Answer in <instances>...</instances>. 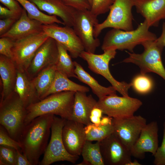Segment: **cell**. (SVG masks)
Returning a JSON list of instances; mask_svg holds the SVG:
<instances>
[{"mask_svg":"<svg viewBox=\"0 0 165 165\" xmlns=\"http://www.w3.org/2000/svg\"><path fill=\"white\" fill-rule=\"evenodd\" d=\"M137 12L144 18L149 26L157 27L165 19V0H134Z\"/></svg>","mask_w":165,"mask_h":165,"instance_id":"obj_19","label":"cell"},{"mask_svg":"<svg viewBox=\"0 0 165 165\" xmlns=\"http://www.w3.org/2000/svg\"><path fill=\"white\" fill-rule=\"evenodd\" d=\"M89 90L88 87L72 81L67 76L56 70L53 81L46 94L44 98L51 94L61 92H82L86 93Z\"/></svg>","mask_w":165,"mask_h":165,"instance_id":"obj_25","label":"cell"},{"mask_svg":"<svg viewBox=\"0 0 165 165\" xmlns=\"http://www.w3.org/2000/svg\"><path fill=\"white\" fill-rule=\"evenodd\" d=\"M75 93L63 91L53 94L30 105L26 108L25 126L37 117L48 114L71 120Z\"/></svg>","mask_w":165,"mask_h":165,"instance_id":"obj_2","label":"cell"},{"mask_svg":"<svg viewBox=\"0 0 165 165\" xmlns=\"http://www.w3.org/2000/svg\"><path fill=\"white\" fill-rule=\"evenodd\" d=\"M14 91L18 95L26 108L41 100L32 80L26 72L17 69Z\"/></svg>","mask_w":165,"mask_h":165,"instance_id":"obj_23","label":"cell"},{"mask_svg":"<svg viewBox=\"0 0 165 165\" xmlns=\"http://www.w3.org/2000/svg\"><path fill=\"white\" fill-rule=\"evenodd\" d=\"M156 42L163 46L165 47V21L162 25V32L160 36L156 39Z\"/></svg>","mask_w":165,"mask_h":165,"instance_id":"obj_42","label":"cell"},{"mask_svg":"<svg viewBox=\"0 0 165 165\" xmlns=\"http://www.w3.org/2000/svg\"><path fill=\"white\" fill-rule=\"evenodd\" d=\"M58 57L57 42L49 37L37 50L26 72L32 80L43 70L56 65Z\"/></svg>","mask_w":165,"mask_h":165,"instance_id":"obj_14","label":"cell"},{"mask_svg":"<svg viewBox=\"0 0 165 165\" xmlns=\"http://www.w3.org/2000/svg\"><path fill=\"white\" fill-rule=\"evenodd\" d=\"M113 134L130 150L138 138L146 120L140 115L113 118Z\"/></svg>","mask_w":165,"mask_h":165,"instance_id":"obj_12","label":"cell"},{"mask_svg":"<svg viewBox=\"0 0 165 165\" xmlns=\"http://www.w3.org/2000/svg\"><path fill=\"white\" fill-rule=\"evenodd\" d=\"M130 83L134 90L141 94L149 93L152 90L154 86L152 78L146 74L141 73L135 76Z\"/></svg>","mask_w":165,"mask_h":165,"instance_id":"obj_31","label":"cell"},{"mask_svg":"<svg viewBox=\"0 0 165 165\" xmlns=\"http://www.w3.org/2000/svg\"><path fill=\"white\" fill-rule=\"evenodd\" d=\"M62 137L69 154L79 156L81 155L86 141L84 124L72 120H66L62 130Z\"/></svg>","mask_w":165,"mask_h":165,"instance_id":"obj_17","label":"cell"},{"mask_svg":"<svg viewBox=\"0 0 165 165\" xmlns=\"http://www.w3.org/2000/svg\"><path fill=\"white\" fill-rule=\"evenodd\" d=\"M67 5L77 10H90L91 6L87 0H62Z\"/></svg>","mask_w":165,"mask_h":165,"instance_id":"obj_37","label":"cell"},{"mask_svg":"<svg viewBox=\"0 0 165 165\" xmlns=\"http://www.w3.org/2000/svg\"><path fill=\"white\" fill-rule=\"evenodd\" d=\"M142 105L140 100L128 97H119L116 94L106 96L97 101V106L103 114L113 118L131 117Z\"/></svg>","mask_w":165,"mask_h":165,"instance_id":"obj_11","label":"cell"},{"mask_svg":"<svg viewBox=\"0 0 165 165\" xmlns=\"http://www.w3.org/2000/svg\"><path fill=\"white\" fill-rule=\"evenodd\" d=\"M141 45L144 50L141 53H136L126 51L129 56L123 62L132 63L138 66L141 73H155L165 81V69L162 60L163 47L156 40L147 41Z\"/></svg>","mask_w":165,"mask_h":165,"instance_id":"obj_5","label":"cell"},{"mask_svg":"<svg viewBox=\"0 0 165 165\" xmlns=\"http://www.w3.org/2000/svg\"><path fill=\"white\" fill-rule=\"evenodd\" d=\"M48 37L43 31L15 41L12 60L18 70L26 72L37 50Z\"/></svg>","mask_w":165,"mask_h":165,"instance_id":"obj_10","label":"cell"},{"mask_svg":"<svg viewBox=\"0 0 165 165\" xmlns=\"http://www.w3.org/2000/svg\"><path fill=\"white\" fill-rule=\"evenodd\" d=\"M116 50L112 49L107 50L104 51V53L101 54L90 53L84 50L79 57L87 62L89 68L91 71L105 78L122 96L128 97V90L131 87L130 83L117 81L112 76L109 69V62L115 58Z\"/></svg>","mask_w":165,"mask_h":165,"instance_id":"obj_6","label":"cell"},{"mask_svg":"<svg viewBox=\"0 0 165 165\" xmlns=\"http://www.w3.org/2000/svg\"><path fill=\"white\" fill-rule=\"evenodd\" d=\"M66 119L54 115L51 127L50 141L39 165H50L56 162L67 161L73 163L79 158L72 155L66 150L62 137V131Z\"/></svg>","mask_w":165,"mask_h":165,"instance_id":"obj_8","label":"cell"},{"mask_svg":"<svg viewBox=\"0 0 165 165\" xmlns=\"http://www.w3.org/2000/svg\"><path fill=\"white\" fill-rule=\"evenodd\" d=\"M43 24L38 20L30 18L23 8L19 18L0 37H8L14 41L20 39L42 31Z\"/></svg>","mask_w":165,"mask_h":165,"instance_id":"obj_18","label":"cell"},{"mask_svg":"<svg viewBox=\"0 0 165 165\" xmlns=\"http://www.w3.org/2000/svg\"><path fill=\"white\" fill-rule=\"evenodd\" d=\"M112 118L108 116L102 117L101 119L100 124L101 125H107L112 123Z\"/></svg>","mask_w":165,"mask_h":165,"instance_id":"obj_44","label":"cell"},{"mask_svg":"<svg viewBox=\"0 0 165 165\" xmlns=\"http://www.w3.org/2000/svg\"><path fill=\"white\" fill-rule=\"evenodd\" d=\"M15 41L8 37L0 38V54L12 59V48Z\"/></svg>","mask_w":165,"mask_h":165,"instance_id":"obj_35","label":"cell"},{"mask_svg":"<svg viewBox=\"0 0 165 165\" xmlns=\"http://www.w3.org/2000/svg\"><path fill=\"white\" fill-rule=\"evenodd\" d=\"M18 19L8 18L0 20V36L7 32Z\"/></svg>","mask_w":165,"mask_h":165,"instance_id":"obj_38","label":"cell"},{"mask_svg":"<svg viewBox=\"0 0 165 165\" xmlns=\"http://www.w3.org/2000/svg\"><path fill=\"white\" fill-rule=\"evenodd\" d=\"M134 6V0H115L106 19L95 26L94 37L97 38L103 30L109 28L126 31L134 30L132 13Z\"/></svg>","mask_w":165,"mask_h":165,"instance_id":"obj_7","label":"cell"},{"mask_svg":"<svg viewBox=\"0 0 165 165\" xmlns=\"http://www.w3.org/2000/svg\"><path fill=\"white\" fill-rule=\"evenodd\" d=\"M137 160H134V161H131L127 165H141Z\"/></svg>","mask_w":165,"mask_h":165,"instance_id":"obj_45","label":"cell"},{"mask_svg":"<svg viewBox=\"0 0 165 165\" xmlns=\"http://www.w3.org/2000/svg\"><path fill=\"white\" fill-rule=\"evenodd\" d=\"M17 69L13 61L4 55H0V75L2 89L1 101L14 91L16 80Z\"/></svg>","mask_w":165,"mask_h":165,"instance_id":"obj_22","label":"cell"},{"mask_svg":"<svg viewBox=\"0 0 165 165\" xmlns=\"http://www.w3.org/2000/svg\"><path fill=\"white\" fill-rule=\"evenodd\" d=\"M86 140L100 141L112 134V124L107 125L96 126L92 123L84 127Z\"/></svg>","mask_w":165,"mask_h":165,"instance_id":"obj_30","label":"cell"},{"mask_svg":"<svg viewBox=\"0 0 165 165\" xmlns=\"http://www.w3.org/2000/svg\"><path fill=\"white\" fill-rule=\"evenodd\" d=\"M42 30L48 36L53 38L64 46L73 58L79 57L85 50L81 41L72 27H62L56 23L43 24Z\"/></svg>","mask_w":165,"mask_h":165,"instance_id":"obj_13","label":"cell"},{"mask_svg":"<svg viewBox=\"0 0 165 165\" xmlns=\"http://www.w3.org/2000/svg\"><path fill=\"white\" fill-rule=\"evenodd\" d=\"M26 108L14 91L0 102V123L9 136L18 141L25 125Z\"/></svg>","mask_w":165,"mask_h":165,"instance_id":"obj_4","label":"cell"},{"mask_svg":"<svg viewBox=\"0 0 165 165\" xmlns=\"http://www.w3.org/2000/svg\"><path fill=\"white\" fill-rule=\"evenodd\" d=\"M74 64L75 73L77 79L88 85L99 99L107 95L116 94L117 91L113 86L105 87L101 86L86 72L80 64L76 61H74Z\"/></svg>","mask_w":165,"mask_h":165,"instance_id":"obj_24","label":"cell"},{"mask_svg":"<svg viewBox=\"0 0 165 165\" xmlns=\"http://www.w3.org/2000/svg\"><path fill=\"white\" fill-rule=\"evenodd\" d=\"M58 50V57L56 65V70L67 76L68 78H77L75 73L74 61H73L66 49L57 42Z\"/></svg>","mask_w":165,"mask_h":165,"instance_id":"obj_29","label":"cell"},{"mask_svg":"<svg viewBox=\"0 0 165 165\" xmlns=\"http://www.w3.org/2000/svg\"><path fill=\"white\" fill-rule=\"evenodd\" d=\"M54 116L48 114L37 117L25 126L20 135V151L31 165L39 164V159L46 151Z\"/></svg>","mask_w":165,"mask_h":165,"instance_id":"obj_1","label":"cell"},{"mask_svg":"<svg viewBox=\"0 0 165 165\" xmlns=\"http://www.w3.org/2000/svg\"><path fill=\"white\" fill-rule=\"evenodd\" d=\"M115 0H92L90 11L98 16L109 11Z\"/></svg>","mask_w":165,"mask_h":165,"instance_id":"obj_33","label":"cell"},{"mask_svg":"<svg viewBox=\"0 0 165 165\" xmlns=\"http://www.w3.org/2000/svg\"><path fill=\"white\" fill-rule=\"evenodd\" d=\"M158 131L157 122L147 124L130 150L132 156L141 160L145 158L146 152H150L153 156L159 147Z\"/></svg>","mask_w":165,"mask_h":165,"instance_id":"obj_16","label":"cell"},{"mask_svg":"<svg viewBox=\"0 0 165 165\" xmlns=\"http://www.w3.org/2000/svg\"><path fill=\"white\" fill-rule=\"evenodd\" d=\"M97 17L90 10H76L72 27L85 51L91 53H94L100 44V40L94 34V27L98 23Z\"/></svg>","mask_w":165,"mask_h":165,"instance_id":"obj_9","label":"cell"},{"mask_svg":"<svg viewBox=\"0 0 165 165\" xmlns=\"http://www.w3.org/2000/svg\"><path fill=\"white\" fill-rule=\"evenodd\" d=\"M21 14L16 13L0 5V19L13 18L18 19Z\"/></svg>","mask_w":165,"mask_h":165,"instance_id":"obj_40","label":"cell"},{"mask_svg":"<svg viewBox=\"0 0 165 165\" xmlns=\"http://www.w3.org/2000/svg\"><path fill=\"white\" fill-rule=\"evenodd\" d=\"M150 27L145 20L140 24L135 30L124 31L112 28L106 34L101 49L104 51L109 49L123 51L128 50L133 53L134 48L145 42L155 40L156 35L149 30Z\"/></svg>","mask_w":165,"mask_h":165,"instance_id":"obj_3","label":"cell"},{"mask_svg":"<svg viewBox=\"0 0 165 165\" xmlns=\"http://www.w3.org/2000/svg\"><path fill=\"white\" fill-rule=\"evenodd\" d=\"M16 0L26 10L30 18L38 20L44 24L57 23L64 25L63 21L58 19L57 16L49 15L44 13L29 0Z\"/></svg>","mask_w":165,"mask_h":165,"instance_id":"obj_28","label":"cell"},{"mask_svg":"<svg viewBox=\"0 0 165 165\" xmlns=\"http://www.w3.org/2000/svg\"><path fill=\"white\" fill-rule=\"evenodd\" d=\"M163 134L161 144L153 155L155 165H165V121L163 123Z\"/></svg>","mask_w":165,"mask_h":165,"instance_id":"obj_36","label":"cell"},{"mask_svg":"<svg viewBox=\"0 0 165 165\" xmlns=\"http://www.w3.org/2000/svg\"><path fill=\"white\" fill-rule=\"evenodd\" d=\"M41 11L60 18L64 26L73 27L76 9L66 4L62 0H29Z\"/></svg>","mask_w":165,"mask_h":165,"instance_id":"obj_20","label":"cell"},{"mask_svg":"<svg viewBox=\"0 0 165 165\" xmlns=\"http://www.w3.org/2000/svg\"><path fill=\"white\" fill-rule=\"evenodd\" d=\"M56 71V65L49 67L42 71L32 80L40 100L44 98L51 86Z\"/></svg>","mask_w":165,"mask_h":165,"instance_id":"obj_26","label":"cell"},{"mask_svg":"<svg viewBox=\"0 0 165 165\" xmlns=\"http://www.w3.org/2000/svg\"><path fill=\"white\" fill-rule=\"evenodd\" d=\"M0 145L10 147L20 150V143L12 138L6 129L0 125Z\"/></svg>","mask_w":165,"mask_h":165,"instance_id":"obj_34","label":"cell"},{"mask_svg":"<svg viewBox=\"0 0 165 165\" xmlns=\"http://www.w3.org/2000/svg\"><path fill=\"white\" fill-rule=\"evenodd\" d=\"M103 113L102 110L100 108L97 106H96L91 110L90 116L101 118Z\"/></svg>","mask_w":165,"mask_h":165,"instance_id":"obj_43","label":"cell"},{"mask_svg":"<svg viewBox=\"0 0 165 165\" xmlns=\"http://www.w3.org/2000/svg\"><path fill=\"white\" fill-rule=\"evenodd\" d=\"M97 104V101L91 95L87 96L86 92H76L71 120L84 125L90 124L91 112Z\"/></svg>","mask_w":165,"mask_h":165,"instance_id":"obj_21","label":"cell"},{"mask_svg":"<svg viewBox=\"0 0 165 165\" xmlns=\"http://www.w3.org/2000/svg\"><path fill=\"white\" fill-rule=\"evenodd\" d=\"M99 142L105 165H127L132 161L130 150L113 133Z\"/></svg>","mask_w":165,"mask_h":165,"instance_id":"obj_15","label":"cell"},{"mask_svg":"<svg viewBox=\"0 0 165 165\" xmlns=\"http://www.w3.org/2000/svg\"><path fill=\"white\" fill-rule=\"evenodd\" d=\"M20 150H16V165H31L27 158L21 153Z\"/></svg>","mask_w":165,"mask_h":165,"instance_id":"obj_41","label":"cell"},{"mask_svg":"<svg viewBox=\"0 0 165 165\" xmlns=\"http://www.w3.org/2000/svg\"><path fill=\"white\" fill-rule=\"evenodd\" d=\"M0 2L6 7L18 14H21L23 8L16 0H0Z\"/></svg>","mask_w":165,"mask_h":165,"instance_id":"obj_39","label":"cell"},{"mask_svg":"<svg viewBox=\"0 0 165 165\" xmlns=\"http://www.w3.org/2000/svg\"><path fill=\"white\" fill-rule=\"evenodd\" d=\"M87 0L88 1V2H89L90 6H91V3H92V0Z\"/></svg>","mask_w":165,"mask_h":165,"instance_id":"obj_46","label":"cell"},{"mask_svg":"<svg viewBox=\"0 0 165 165\" xmlns=\"http://www.w3.org/2000/svg\"><path fill=\"white\" fill-rule=\"evenodd\" d=\"M81 155L83 160L78 165H105L99 141L93 143L91 141L86 140L82 148Z\"/></svg>","mask_w":165,"mask_h":165,"instance_id":"obj_27","label":"cell"},{"mask_svg":"<svg viewBox=\"0 0 165 165\" xmlns=\"http://www.w3.org/2000/svg\"><path fill=\"white\" fill-rule=\"evenodd\" d=\"M16 150L13 148L0 146V165H16Z\"/></svg>","mask_w":165,"mask_h":165,"instance_id":"obj_32","label":"cell"}]
</instances>
